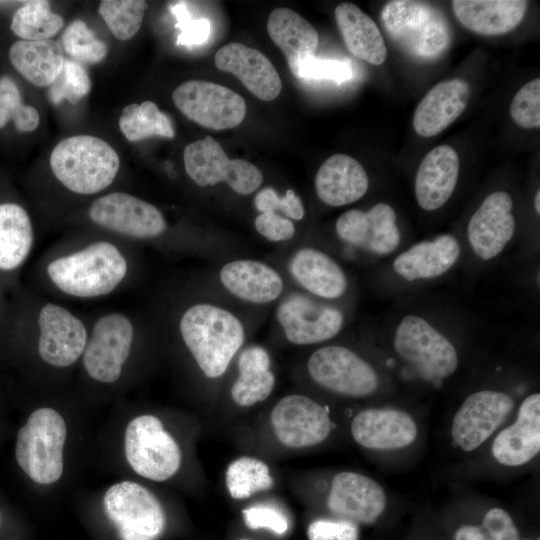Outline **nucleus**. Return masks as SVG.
I'll return each mask as SVG.
<instances>
[{"instance_id":"f257e3e1","label":"nucleus","mask_w":540,"mask_h":540,"mask_svg":"<svg viewBox=\"0 0 540 540\" xmlns=\"http://www.w3.org/2000/svg\"><path fill=\"white\" fill-rule=\"evenodd\" d=\"M179 328L198 367L211 379L225 374L245 338L244 327L235 315L209 303L189 307Z\"/></svg>"},{"instance_id":"f03ea898","label":"nucleus","mask_w":540,"mask_h":540,"mask_svg":"<svg viewBox=\"0 0 540 540\" xmlns=\"http://www.w3.org/2000/svg\"><path fill=\"white\" fill-rule=\"evenodd\" d=\"M127 262L112 243L100 241L50 262L47 274L64 293L92 298L113 291L124 279Z\"/></svg>"},{"instance_id":"7ed1b4c3","label":"nucleus","mask_w":540,"mask_h":540,"mask_svg":"<svg viewBox=\"0 0 540 540\" xmlns=\"http://www.w3.org/2000/svg\"><path fill=\"white\" fill-rule=\"evenodd\" d=\"M120 159L115 149L101 138L75 135L61 140L52 150L50 167L70 191L95 194L115 179Z\"/></svg>"},{"instance_id":"20e7f679","label":"nucleus","mask_w":540,"mask_h":540,"mask_svg":"<svg viewBox=\"0 0 540 540\" xmlns=\"http://www.w3.org/2000/svg\"><path fill=\"white\" fill-rule=\"evenodd\" d=\"M383 26L402 49L420 59L440 56L450 42V31L444 15L429 3L393 0L382 12Z\"/></svg>"},{"instance_id":"39448f33","label":"nucleus","mask_w":540,"mask_h":540,"mask_svg":"<svg viewBox=\"0 0 540 540\" xmlns=\"http://www.w3.org/2000/svg\"><path fill=\"white\" fill-rule=\"evenodd\" d=\"M66 424L54 409L42 407L31 413L17 433L15 456L34 482L52 484L63 473Z\"/></svg>"},{"instance_id":"423d86ee","label":"nucleus","mask_w":540,"mask_h":540,"mask_svg":"<svg viewBox=\"0 0 540 540\" xmlns=\"http://www.w3.org/2000/svg\"><path fill=\"white\" fill-rule=\"evenodd\" d=\"M393 346L397 354L430 382L441 381L458 367L454 345L425 319L407 315L399 323Z\"/></svg>"},{"instance_id":"0eeeda50","label":"nucleus","mask_w":540,"mask_h":540,"mask_svg":"<svg viewBox=\"0 0 540 540\" xmlns=\"http://www.w3.org/2000/svg\"><path fill=\"white\" fill-rule=\"evenodd\" d=\"M124 442L129 465L146 479L166 481L181 466L179 445L154 415L134 418L126 428Z\"/></svg>"},{"instance_id":"6e6552de","label":"nucleus","mask_w":540,"mask_h":540,"mask_svg":"<svg viewBox=\"0 0 540 540\" xmlns=\"http://www.w3.org/2000/svg\"><path fill=\"white\" fill-rule=\"evenodd\" d=\"M103 504L121 540H157L165 529L166 516L159 500L136 482L112 485Z\"/></svg>"},{"instance_id":"1a4fd4ad","label":"nucleus","mask_w":540,"mask_h":540,"mask_svg":"<svg viewBox=\"0 0 540 540\" xmlns=\"http://www.w3.org/2000/svg\"><path fill=\"white\" fill-rule=\"evenodd\" d=\"M183 159L186 173L200 187L226 182L237 194L249 195L263 182V174L254 164L230 159L211 136L188 144Z\"/></svg>"},{"instance_id":"9d476101","label":"nucleus","mask_w":540,"mask_h":540,"mask_svg":"<svg viewBox=\"0 0 540 540\" xmlns=\"http://www.w3.org/2000/svg\"><path fill=\"white\" fill-rule=\"evenodd\" d=\"M307 370L319 386L347 397L370 396L379 385L374 368L344 346L330 345L317 349L308 359Z\"/></svg>"},{"instance_id":"9b49d317","label":"nucleus","mask_w":540,"mask_h":540,"mask_svg":"<svg viewBox=\"0 0 540 540\" xmlns=\"http://www.w3.org/2000/svg\"><path fill=\"white\" fill-rule=\"evenodd\" d=\"M172 99L188 119L209 129L237 127L246 115V103L238 93L209 81H186L175 88Z\"/></svg>"},{"instance_id":"f8f14e48","label":"nucleus","mask_w":540,"mask_h":540,"mask_svg":"<svg viewBox=\"0 0 540 540\" xmlns=\"http://www.w3.org/2000/svg\"><path fill=\"white\" fill-rule=\"evenodd\" d=\"M270 424L276 439L293 449L322 443L332 429L326 408L301 394L282 397L271 410Z\"/></svg>"},{"instance_id":"ddd939ff","label":"nucleus","mask_w":540,"mask_h":540,"mask_svg":"<svg viewBox=\"0 0 540 540\" xmlns=\"http://www.w3.org/2000/svg\"><path fill=\"white\" fill-rule=\"evenodd\" d=\"M133 336V325L125 315L110 313L100 317L83 352V364L89 376L102 383L118 380L130 354Z\"/></svg>"},{"instance_id":"4468645a","label":"nucleus","mask_w":540,"mask_h":540,"mask_svg":"<svg viewBox=\"0 0 540 540\" xmlns=\"http://www.w3.org/2000/svg\"><path fill=\"white\" fill-rule=\"evenodd\" d=\"M513 408L514 400L504 392L481 390L470 394L453 417V441L466 452L477 449L504 423Z\"/></svg>"},{"instance_id":"2eb2a0df","label":"nucleus","mask_w":540,"mask_h":540,"mask_svg":"<svg viewBox=\"0 0 540 540\" xmlns=\"http://www.w3.org/2000/svg\"><path fill=\"white\" fill-rule=\"evenodd\" d=\"M276 317L287 340L295 345H311L335 337L344 316L336 307L300 293L288 295L277 307Z\"/></svg>"},{"instance_id":"dca6fc26","label":"nucleus","mask_w":540,"mask_h":540,"mask_svg":"<svg viewBox=\"0 0 540 540\" xmlns=\"http://www.w3.org/2000/svg\"><path fill=\"white\" fill-rule=\"evenodd\" d=\"M89 217L108 230L133 238H152L166 230L158 208L127 193L113 192L96 199L89 208Z\"/></svg>"},{"instance_id":"f3484780","label":"nucleus","mask_w":540,"mask_h":540,"mask_svg":"<svg viewBox=\"0 0 540 540\" xmlns=\"http://www.w3.org/2000/svg\"><path fill=\"white\" fill-rule=\"evenodd\" d=\"M386 504L384 489L369 476L343 471L332 479L327 507L338 519L370 525L384 513Z\"/></svg>"},{"instance_id":"a211bd4d","label":"nucleus","mask_w":540,"mask_h":540,"mask_svg":"<svg viewBox=\"0 0 540 540\" xmlns=\"http://www.w3.org/2000/svg\"><path fill=\"white\" fill-rule=\"evenodd\" d=\"M38 352L42 360L55 367L73 364L84 352L87 331L82 321L66 308L45 304L38 315Z\"/></svg>"},{"instance_id":"6ab92c4d","label":"nucleus","mask_w":540,"mask_h":540,"mask_svg":"<svg viewBox=\"0 0 540 540\" xmlns=\"http://www.w3.org/2000/svg\"><path fill=\"white\" fill-rule=\"evenodd\" d=\"M335 229L344 242L378 255L393 252L401 239L395 211L386 203H378L368 211L344 212L337 219Z\"/></svg>"},{"instance_id":"aec40b11","label":"nucleus","mask_w":540,"mask_h":540,"mask_svg":"<svg viewBox=\"0 0 540 540\" xmlns=\"http://www.w3.org/2000/svg\"><path fill=\"white\" fill-rule=\"evenodd\" d=\"M351 435L360 446L379 451L397 450L411 445L418 427L405 411L395 408H368L352 420Z\"/></svg>"},{"instance_id":"412c9836","label":"nucleus","mask_w":540,"mask_h":540,"mask_svg":"<svg viewBox=\"0 0 540 540\" xmlns=\"http://www.w3.org/2000/svg\"><path fill=\"white\" fill-rule=\"evenodd\" d=\"M513 201L504 191L489 194L470 218L467 235L475 254L483 260L496 257L515 231Z\"/></svg>"},{"instance_id":"4be33fe9","label":"nucleus","mask_w":540,"mask_h":540,"mask_svg":"<svg viewBox=\"0 0 540 540\" xmlns=\"http://www.w3.org/2000/svg\"><path fill=\"white\" fill-rule=\"evenodd\" d=\"M214 63L218 70L237 77L260 100H274L282 90L281 78L272 62L262 52L242 43L222 46Z\"/></svg>"},{"instance_id":"5701e85b","label":"nucleus","mask_w":540,"mask_h":540,"mask_svg":"<svg viewBox=\"0 0 540 540\" xmlns=\"http://www.w3.org/2000/svg\"><path fill=\"white\" fill-rule=\"evenodd\" d=\"M492 455L500 464L517 467L530 462L540 451V394L521 403L516 420L495 437Z\"/></svg>"},{"instance_id":"b1692460","label":"nucleus","mask_w":540,"mask_h":540,"mask_svg":"<svg viewBox=\"0 0 540 540\" xmlns=\"http://www.w3.org/2000/svg\"><path fill=\"white\" fill-rule=\"evenodd\" d=\"M469 96L470 86L463 79L453 78L438 83L415 109V132L421 137L439 134L463 113Z\"/></svg>"},{"instance_id":"393cba45","label":"nucleus","mask_w":540,"mask_h":540,"mask_svg":"<svg viewBox=\"0 0 540 540\" xmlns=\"http://www.w3.org/2000/svg\"><path fill=\"white\" fill-rule=\"evenodd\" d=\"M459 157L448 145L433 148L423 158L415 178V196L421 208L432 211L443 206L457 184Z\"/></svg>"},{"instance_id":"a878e982","label":"nucleus","mask_w":540,"mask_h":540,"mask_svg":"<svg viewBox=\"0 0 540 540\" xmlns=\"http://www.w3.org/2000/svg\"><path fill=\"white\" fill-rule=\"evenodd\" d=\"M369 185L363 166L346 154L330 156L318 169L315 190L318 198L329 206L339 207L362 198Z\"/></svg>"},{"instance_id":"bb28decb","label":"nucleus","mask_w":540,"mask_h":540,"mask_svg":"<svg viewBox=\"0 0 540 540\" xmlns=\"http://www.w3.org/2000/svg\"><path fill=\"white\" fill-rule=\"evenodd\" d=\"M222 285L237 298L255 304L277 299L283 291V280L272 267L256 260H235L220 270Z\"/></svg>"},{"instance_id":"cd10ccee","label":"nucleus","mask_w":540,"mask_h":540,"mask_svg":"<svg viewBox=\"0 0 540 540\" xmlns=\"http://www.w3.org/2000/svg\"><path fill=\"white\" fill-rule=\"evenodd\" d=\"M459 255L458 241L452 235L444 234L432 241L414 244L395 258L393 268L408 281L432 279L447 272Z\"/></svg>"},{"instance_id":"c85d7f7f","label":"nucleus","mask_w":540,"mask_h":540,"mask_svg":"<svg viewBox=\"0 0 540 540\" xmlns=\"http://www.w3.org/2000/svg\"><path fill=\"white\" fill-rule=\"evenodd\" d=\"M454 13L467 29L482 35H500L522 21L528 7L524 0H454Z\"/></svg>"},{"instance_id":"c756f323","label":"nucleus","mask_w":540,"mask_h":540,"mask_svg":"<svg viewBox=\"0 0 540 540\" xmlns=\"http://www.w3.org/2000/svg\"><path fill=\"white\" fill-rule=\"evenodd\" d=\"M267 31L271 40L283 52L291 73L296 77L301 62L315 56L319 44L317 30L297 12L280 7L270 13Z\"/></svg>"},{"instance_id":"7c9ffc66","label":"nucleus","mask_w":540,"mask_h":540,"mask_svg":"<svg viewBox=\"0 0 540 540\" xmlns=\"http://www.w3.org/2000/svg\"><path fill=\"white\" fill-rule=\"evenodd\" d=\"M292 277L308 292L325 299L341 297L347 278L338 263L314 248L298 250L289 262Z\"/></svg>"},{"instance_id":"2f4dec72","label":"nucleus","mask_w":540,"mask_h":540,"mask_svg":"<svg viewBox=\"0 0 540 540\" xmlns=\"http://www.w3.org/2000/svg\"><path fill=\"white\" fill-rule=\"evenodd\" d=\"M334 13L348 50L358 59L372 65L383 64L387 48L374 20L352 3L339 4Z\"/></svg>"},{"instance_id":"473e14b6","label":"nucleus","mask_w":540,"mask_h":540,"mask_svg":"<svg viewBox=\"0 0 540 540\" xmlns=\"http://www.w3.org/2000/svg\"><path fill=\"white\" fill-rule=\"evenodd\" d=\"M13 67L36 86H50L60 74L65 57L59 42L18 40L9 49Z\"/></svg>"},{"instance_id":"72a5a7b5","label":"nucleus","mask_w":540,"mask_h":540,"mask_svg":"<svg viewBox=\"0 0 540 540\" xmlns=\"http://www.w3.org/2000/svg\"><path fill=\"white\" fill-rule=\"evenodd\" d=\"M267 350L261 346L244 349L237 362L238 377L231 387L232 400L241 407H250L266 400L275 386Z\"/></svg>"},{"instance_id":"f704fd0d","label":"nucleus","mask_w":540,"mask_h":540,"mask_svg":"<svg viewBox=\"0 0 540 540\" xmlns=\"http://www.w3.org/2000/svg\"><path fill=\"white\" fill-rule=\"evenodd\" d=\"M33 227L27 211L16 203L0 204V270L11 271L28 257Z\"/></svg>"},{"instance_id":"c9c22d12","label":"nucleus","mask_w":540,"mask_h":540,"mask_svg":"<svg viewBox=\"0 0 540 540\" xmlns=\"http://www.w3.org/2000/svg\"><path fill=\"white\" fill-rule=\"evenodd\" d=\"M119 128L130 142H138L152 136L165 138L175 136L170 117L150 100L125 106L119 118Z\"/></svg>"},{"instance_id":"e433bc0d","label":"nucleus","mask_w":540,"mask_h":540,"mask_svg":"<svg viewBox=\"0 0 540 540\" xmlns=\"http://www.w3.org/2000/svg\"><path fill=\"white\" fill-rule=\"evenodd\" d=\"M64 25L63 18L50 10L48 1L25 2L13 15L11 30L26 41L52 39Z\"/></svg>"},{"instance_id":"4c0bfd02","label":"nucleus","mask_w":540,"mask_h":540,"mask_svg":"<svg viewBox=\"0 0 540 540\" xmlns=\"http://www.w3.org/2000/svg\"><path fill=\"white\" fill-rule=\"evenodd\" d=\"M268 465L255 457L241 456L233 460L225 472V484L229 495L243 500L273 486Z\"/></svg>"},{"instance_id":"58836bf2","label":"nucleus","mask_w":540,"mask_h":540,"mask_svg":"<svg viewBox=\"0 0 540 540\" xmlns=\"http://www.w3.org/2000/svg\"><path fill=\"white\" fill-rule=\"evenodd\" d=\"M146 9L142 0H103L98 12L113 36L125 41L139 31Z\"/></svg>"},{"instance_id":"ea45409f","label":"nucleus","mask_w":540,"mask_h":540,"mask_svg":"<svg viewBox=\"0 0 540 540\" xmlns=\"http://www.w3.org/2000/svg\"><path fill=\"white\" fill-rule=\"evenodd\" d=\"M454 540H521V536L512 516L502 508L493 507L487 510L480 524L459 526Z\"/></svg>"},{"instance_id":"a19ab883","label":"nucleus","mask_w":540,"mask_h":540,"mask_svg":"<svg viewBox=\"0 0 540 540\" xmlns=\"http://www.w3.org/2000/svg\"><path fill=\"white\" fill-rule=\"evenodd\" d=\"M12 120L21 132L37 129L40 115L37 109L22 102L21 93L16 83L8 76L0 77V129Z\"/></svg>"},{"instance_id":"79ce46f5","label":"nucleus","mask_w":540,"mask_h":540,"mask_svg":"<svg viewBox=\"0 0 540 540\" xmlns=\"http://www.w3.org/2000/svg\"><path fill=\"white\" fill-rule=\"evenodd\" d=\"M61 46L76 62L94 64L102 61L107 45L82 20H74L62 33Z\"/></svg>"},{"instance_id":"37998d69","label":"nucleus","mask_w":540,"mask_h":540,"mask_svg":"<svg viewBox=\"0 0 540 540\" xmlns=\"http://www.w3.org/2000/svg\"><path fill=\"white\" fill-rule=\"evenodd\" d=\"M91 89L87 71L76 61L65 59L62 70L49 86L48 98L53 104L68 101L78 103Z\"/></svg>"},{"instance_id":"c03bdc74","label":"nucleus","mask_w":540,"mask_h":540,"mask_svg":"<svg viewBox=\"0 0 540 540\" xmlns=\"http://www.w3.org/2000/svg\"><path fill=\"white\" fill-rule=\"evenodd\" d=\"M510 114L516 124L523 128L540 127V79L536 78L522 86L515 94Z\"/></svg>"},{"instance_id":"a18cd8bd","label":"nucleus","mask_w":540,"mask_h":540,"mask_svg":"<svg viewBox=\"0 0 540 540\" xmlns=\"http://www.w3.org/2000/svg\"><path fill=\"white\" fill-rule=\"evenodd\" d=\"M296 77L330 80L341 84L352 79L353 67L347 60L312 56L301 62Z\"/></svg>"},{"instance_id":"49530a36","label":"nucleus","mask_w":540,"mask_h":540,"mask_svg":"<svg viewBox=\"0 0 540 540\" xmlns=\"http://www.w3.org/2000/svg\"><path fill=\"white\" fill-rule=\"evenodd\" d=\"M171 12L176 18V28L180 31L177 37L178 45L195 47L206 43L211 31L207 18H192L185 2L172 5Z\"/></svg>"},{"instance_id":"de8ad7c7","label":"nucleus","mask_w":540,"mask_h":540,"mask_svg":"<svg viewBox=\"0 0 540 540\" xmlns=\"http://www.w3.org/2000/svg\"><path fill=\"white\" fill-rule=\"evenodd\" d=\"M255 208L261 212H281L288 219L301 220L305 211L300 197L288 189L284 196H279L271 187L260 190L254 198Z\"/></svg>"},{"instance_id":"09e8293b","label":"nucleus","mask_w":540,"mask_h":540,"mask_svg":"<svg viewBox=\"0 0 540 540\" xmlns=\"http://www.w3.org/2000/svg\"><path fill=\"white\" fill-rule=\"evenodd\" d=\"M244 523L253 530L267 529L275 534L287 532V517L278 509L267 505H256L242 510Z\"/></svg>"},{"instance_id":"8fccbe9b","label":"nucleus","mask_w":540,"mask_h":540,"mask_svg":"<svg viewBox=\"0 0 540 540\" xmlns=\"http://www.w3.org/2000/svg\"><path fill=\"white\" fill-rule=\"evenodd\" d=\"M308 540H359L358 525L342 519H318L307 528Z\"/></svg>"},{"instance_id":"3c124183","label":"nucleus","mask_w":540,"mask_h":540,"mask_svg":"<svg viewBox=\"0 0 540 540\" xmlns=\"http://www.w3.org/2000/svg\"><path fill=\"white\" fill-rule=\"evenodd\" d=\"M254 226L261 236L272 242L289 240L295 234L293 222L273 212L259 214L254 220Z\"/></svg>"},{"instance_id":"603ef678","label":"nucleus","mask_w":540,"mask_h":540,"mask_svg":"<svg viewBox=\"0 0 540 540\" xmlns=\"http://www.w3.org/2000/svg\"><path fill=\"white\" fill-rule=\"evenodd\" d=\"M534 207L537 214H539L540 213V190L536 192L535 199H534Z\"/></svg>"},{"instance_id":"864d4df0","label":"nucleus","mask_w":540,"mask_h":540,"mask_svg":"<svg viewBox=\"0 0 540 540\" xmlns=\"http://www.w3.org/2000/svg\"><path fill=\"white\" fill-rule=\"evenodd\" d=\"M237 540H250V539H246V538H241V539H237Z\"/></svg>"},{"instance_id":"5fc2aeb1","label":"nucleus","mask_w":540,"mask_h":540,"mask_svg":"<svg viewBox=\"0 0 540 540\" xmlns=\"http://www.w3.org/2000/svg\"><path fill=\"white\" fill-rule=\"evenodd\" d=\"M524 540H531V539H524ZM536 540H539V538H537Z\"/></svg>"},{"instance_id":"6e6d98bb","label":"nucleus","mask_w":540,"mask_h":540,"mask_svg":"<svg viewBox=\"0 0 540 540\" xmlns=\"http://www.w3.org/2000/svg\"><path fill=\"white\" fill-rule=\"evenodd\" d=\"M0 519H1V516H0Z\"/></svg>"}]
</instances>
